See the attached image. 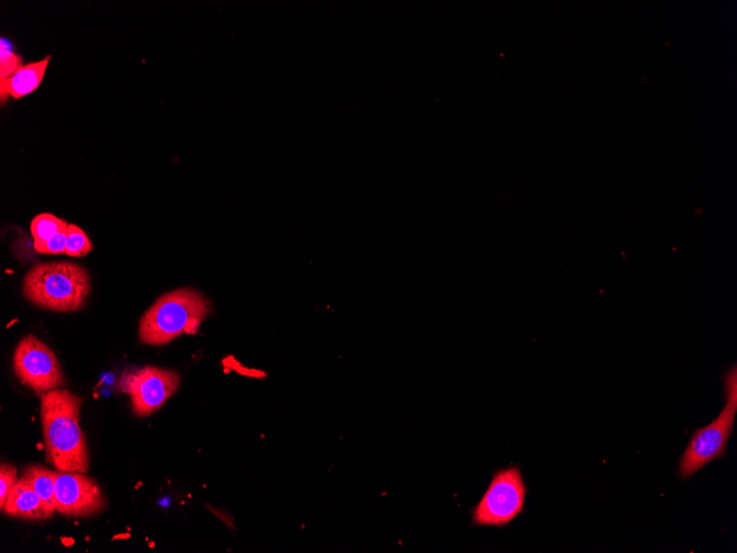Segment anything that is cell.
I'll return each mask as SVG.
<instances>
[{"mask_svg":"<svg viewBox=\"0 0 737 553\" xmlns=\"http://www.w3.org/2000/svg\"><path fill=\"white\" fill-rule=\"evenodd\" d=\"M55 508L68 518H87L104 511L106 499L93 478L83 472L56 470Z\"/></svg>","mask_w":737,"mask_h":553,"instance_id":"8","label":"cell"},{"mask_svg":"<svg viewBox=\"0 0 737 553\" xmlns=\"http://www.w3.org/2000/svg\"><path fill=\"white\" fill-rule=\"evenodd\" d=\"M55 476L56 471H52L39 465L26 466L21 475V478L28 481L34 491L38 493L46 509L54 514L55 508Z\"/></svg>","mask_w":737,"mask_h":553,"instance_id":"11","label":"cell"},{"mask_svg":"<svg viewBox=\"0 0 737 553\" xmlns=\"http://www.w3.org/2000/svg\"><path fill=\"white\" fill-rule=\"evenodd\" d=\"M212 310L210 300L192 288L163 294L139 320V341L162 347L184 333H196Z\"/></svg>","mask_w":737,"mask_h":553,"instance_id":"2","label":"cell"},{"mask_svg":"<svg viewBox=\"0 0 737 553\" xmlns=\"http://www.w3.org/2000/svg\"><path fill=\"white\" fill-rule=\"evenodd\" d=\"M18 470L15 466L7 462L0 465V509L6 504V501L18 481Z\"/></svg>","mask_w":737,"mask_h":553,"instance_id":"15","label":"cell"},{"mask_svg":"<svg viewBox=\"0 0 737 553\" xmlns=\"http://www.w3.org/2000/svg\"><path fill=\"white\" fill-rule=\"evenodd\" d=\"M527 488L520 467L496 470L479 502L471 510V523L480 527H505L525 506Z\"/></svg>","mask_w":737,"mask_h":553,"instance_id":"5","label":"cell"},{"mask_svg":"<svg viewBox=\"0 0 737 553\" xmlns=\"http://www.w3.org/2000/svg\"><path fill=\"white\" fill-rule=\"evenodd\" d=\"M51 56L21 65L9 78L0 79L1 100L8 95L21 98L38 88L41 84Z\"/></svg>","mask_w":737,"mask_h":553,"instance_id":"10","label":"cell"},{"mask_svg":"<svg viewBox=\"0 0 737 553\" xmlns=\"http://www.w3.org/2000/svg\"><path fill=\"white\" fill-rule=\"evenodd\" d=\"M90 291L89 274L71 262L34 265L23 278V295L33 305L57 312L82 309Z\"/></svg>","mask_w":737,"mask_h":553,"instance_id":"3","label":"cell"},{"mask_svg":"<svg viewBox=\"0 0 737 553\" xmlns=\"http://www.w3.org/2000/svg\"><path fill=\"white\" fill-rule=\"evenodd\" d=\"M68 223L54 214L51 213H41L38 214L30 225L31 234L33 237V246L36 252L43 246V244L57 234L61 231L66 230Z\"/></svg>","mask_w":737,"mask_h":553,"instance_id":"12","label":"cell"},{"mask_svg":"<svg viewBox=\"0 0 737 553\" xmlns=\"http://www.w3.org/2000/svg\"><path fill=\"white\" fill-rule=\"evenodd\" d=\"M12 365L20 382L36 393L43 394L66 384L56 355L33 334H26L19 341Z\"/></svg>","mask_w":737,"mask_h":553,"instance_id":"6","label":"cell"},{"mask_svg":"<svg viewBox=\"0 0 737 553\" xmlns=\"http://www.w3.org/2000/svg\"><path fill=\"white\" fill-rule=\"evenodd\" d=\"M67 230V228H66ZM66 230L58 232L39 249L42 254H65L66 251Z\"/></svg>","mask_w":737,"mask_h":553,"instance_id":"16","label":"cell"},{"mask_svg":"<svg viewBox=\"0 0 737 553\" xmlns=\"http://www.w3.org/2000/svg\"><path fill=\"white\" fill-rule=\"evenodd\" d=\"M41 423L47 461L58 471L86 474L89 455L79 426L82 398L65 389L41 394Z\"/></svg>","mask_w":737,"mask_h":553,"instance_id":"1","label":"cell"},{"mask_svg":"<svg viewBox=\"0 0 737 553\" xmlns=\"http://www.w3.org/2000/svg\"><path fill=\"white\" fill-rule=\"evenodd\" d=\"M724 382L727 397L725 407L711 424L694 429L680 458L679 475L683 479L726 455L737 412L736 368L727 373Z\"/></svg>","mask_w":737,"mask_h":553,"instance_id":"4","label":"cell"},{"mask_svg":"<svg viewBox=\"0 0 737 553\" xmlns=\"http://www.w3.org/2000/svg\"><path fill=\"white\" fill-rule=\"evenodd\" d=\"M22 59L15 54L6 40H1L0 51V79L9 78L20 66Z\"/></svg>","mask_w":737,"mask_h":553,"instance_id":"14","label":"cell"},{"mask_svg":"<svg viewBox=\"0 0 737 553\" xmlns=\"http://www.w3.org/2000/svg\"><path fill=\"white\" fill-rule=\"evenodd\" d=\"M180 375L172 370L146 365L120 379L122 392L129 394L136 416L146 417L160 410L180 385Z\"/></svg>","mask_w":737,"mask_h":553,"instance_id":"7","label":"cell"},{"mask_svg":"<svg viewBox=\"0 0 737 553\" xmlns=\"http://www.w3.org/2000/svg\"><path fill=\"white\" fill-rule=\"evenodd\" d=\"M93 249L94 246L88 235L76 224H68L65 254L72 257H82Z\"/></svg>","mask_w":737,"mask_h":553,"instance_id":"13","label":"cell"},{"mask_svg":"<svg viewBox=\"0 0 737 553\" xmlns=\"http://www.w3.org/2000/svg\"><path fill=\"white\" fill-rule=\"evenodd\" d=\"M1 511L7 515L29 521H43L53 517L31 485L21 477Z\"/></svg>","mask_w":737,"mask_h":553,"instance_id":"9","label":"cell"}]
</instances>
